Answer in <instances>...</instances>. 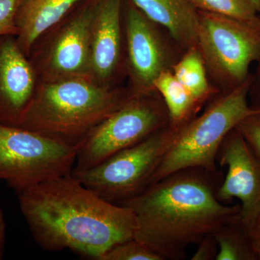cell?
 Wrapping results in <instances>:
<instances>
[{
	"mask_svg": "<svg viewBox=\"0 0 260 260\" xmlns=\"http://www.w3.org/2000/svg\"><path fill=\"white\" fill-rule=\"evenodd\" d=\"M16 193L29 231L44 250L70 249L99 260L112 246L135 237L133 210L102 199L72 173Z\"/></svg>",
	"mask_w": 260,
	"mask_h": 260,
	"instance_id": "obj_1",
	"label": "cell"
},
{
	"mask_svg": "<svg viewBox=\"0 0 260 260\" xmlns=\"http://www.w3.org/2000/svg\"><path fill=\"white\" fill-rule=\"evenodd\" d=\"M223 173L188 168L150 184L141 194L119 203L137 220L135 238L162 260H181L188 248L237 218L240 204L220 203L217 191Z\"/></svg>",
	"mask_w": 260,
	"mask_h": 260,
	"instance_id": "obj_2",
	"label": "cell"
},
{
	"mask_svg": "<svg viewBox=\"0 0 260 260\" xmlns=\"http://www.w3.org/2000/svg\"><path fill=\"white\" fill-rule=\"evenodd\" d=\"M132 92L128 86L105 88L86 78L39 81L19 127L77 148Z\"/></svg>",
	"mask_w": 260,
	"mask_h": 260,
	"instance_id": "obj_3",
	"label": "cell"
},
{
	"mask_svg": "<svg viewBox=\"0 0 260 260\" xmlns=\"http://www.w3.org/2000/svg\"><path fill=\"white\" fill-rule=\"evenodd\" d=\"M253 79L251 74L237 88L220 92L203 114L176 127L175 140L157 168L151 184L188 168L218 170L217 153L226 135L248 116L260 114L249 103Z\"/></svg>",
	"mask_w": 260,
	"mask_h": 260,
	"instance_id": "obj_4",
	"label": "cell"
},
{
	"mask_svg": "<svg viewBox=\"0 0 260 260\" xmlns=\"http://www.w3.org/2000/svg\"><path fill=\"white\" fill-rule=\"evenodd\" d=\"M198 48L220 92L237 88L260 56V17L244 20L198 11Z\"/></svg>",
	"mask_w": 260,
	"mask_h": 260,
	"instance_id": "obj_5",
	"label": "cell"
},
{
	"mask_svg": "<svg viewBox=\"0 0 260 260\" xmlns=\"http://www.w3.org/2000/svg\"><path fill=\"white\" fill-rule=\"evenodd\" d=\"M177 129L169 125L120 150L95 167L72 175L102 199L119 204L143 192L172 146Z\"/></svg>",
	"mask_w": 260,
	"mask_h": 260,
	"instance_id": "obj_6",
	"label": "cell"
},
{
	"mask_svg": "<svg viewBox=\"0 0 260 260\" xmlns=\"http://www.w3.org/2000/svg\"><path fill=\"white\" fill-rule=\"evenodd\" d=\"M170 125V118L156 90L132 92L117 110L104 119L77 148L73 171L95 167L120 150Z\"/></svg>",
	"mask_w": 260,
	"mask_h": 260,
	"instance_id": "obj_7",
	"label": "cell"
},
{
	"mask_svg": "<svg viewBox=\"0 0 260 260\" xmlns=\"http://www.w3.org/2000/svg\"><path fill=\"white\" fill-rule=\"evenodd\" d=\"M101 0H80L34 43L28 59L39 81L89 78L92 23Z\"/></svg>",
	"mask_w": 260,
	"mask_h": 260,
	"instance_id": "obj_8",
	"label": "cell"
},
{
	"mask_svg": "<svg viewBox=\"0 0 260 260\" xmlns=\"http://www.w3.org/2000/svg\"><path fill=\"white\" fill-rule=\"evenodd\" d=\"M77 148L0 122V181L15 191L71 174Z\"/></svg>",
	"mask_w": 260,
	"mask_h": 260,
	"instance_id": "obj_9",
	"label": "cell"
},
{
	"mask_svg": "<svg viewBox=\"0 0 260 260\" xmlns=\"http://www.w3.org/2000/svg\"><path fill=\"white\" fill-rule=\"evenodd\" d=\"M124 56L128 87L132 91L155 90L154 82L162 72L172 70L184 51L170 42L162 27L145 16L130 0H125L123 12Z\"/></svg>",
	"mask_w": 260,
	"mask_h": 260,
	"instance_id": "obj_10",
	"label": "cell"
},
{
	"mask_svg": "<svg viewBox=\"0 0 260 260\" xmlns=\"http://www.w3.org/2000/svg\"><path fill=\"white\" fill-rule=\"evenodd\" d=\"M216 162L227 169L218 199L226 205L234 199L240 201L237 221L249 231L260 213V157L236 127L222 142Z\"/></svg>",
	"mask_w": 260,
	"mask_h": 260,
	"instance_id": "obj_11",
	"label": "cell"
},
{
	"mask_svg": "<svg viewBox=\"0 0 260 260\" xmlns=\"http://www.w3.org/2000/svg\"><path fill=\"white\" fill-rule=\"evenodd\" d=\"M125 0H101L92 23L89 79L105 88L126 75L123 12Z\"/></svg>",
	"mask_w": 260,
	"mask_h": 260,
	"instance_id": "obj_12",
	"label": "cell"
},
{
	"mask_svg": "<svg viewBox=\"0 0 260 260\" xmlns=\"http://www.w3.org/2000/svg\"><path fill=\"white\" fill-rule=\"evenodd\" d=\"M39 80L15 36L0 37V122L19 126Z\"/></svg>",
	"mask_w": 260,
	"mask_h": 260,
	"instance_id": "obj_13",
	"label": "cell"
},
{
	"mask_svg": "<svg viewBox=\"0 0 260 260\" xmlns=\"http://www.w3.org/2000/svg\"><path fill=\"white\" fill-rule=\"evenodd\" d=\"M150 20L169 32L181 50L198 45L199 13L189 0H130Z\"/></svg>",
	"mask_w": 260,
	"mask_h": 260,
	"instance_id": "obj_14",
	"label": "cell"
},
{
	"mask_svg": "<svg viewBox=\"0 0 260 260\" xmlns=\"http://www.w3.org/2000/svg\"><path fill=\"white\" fill-rule=\"evenodd\" d=\"M80 0H21L16 15L17 41L28 56L39 36L59 22Z\"/></svg>",
	"mask_w": 260,
	"mask_h": 260,
	"instance_id": "obj_15",
	"label": "cell"
},
{
	"mask_svg": "<svg viewBox=\"0 0 260 260\" xmlns=\"http://www.w3.org/2000/svg\"><path fill=\"white\" fill-rule=\"evenodd\" d=\"M165 103L170 118V126L178 127L186 124L202 109L201 106L174 76L172 70L162 72L153 84Z\"/></svg>",
	"mask_w": 260,
	"mask_h": 260,
	"instance_id": "obj_16",
	"label": "cell"
},
{
	"mask_svg": "<svg viewBox=\"0 0 260 260\" xmlns=\"http://www.w3.org/2000/svg\"><path fill=\"white\" fill-rule=\"evenodd\" d=\"M172 70L202 107L220 93L210 84L206 67L197 47L184 51Z\"/></svg>",
	"mask_w": 260,
	"mask_h": 260,
	"instance_id": "obj_17",
	"label": "cell"
},
{
	"mask_svg": "<svg viewBox=\"0 0 260 260\" xmlns=\"http://www.w3.org/2000/svg\"><path fill=\"white\" fill-rule=\"evenodd\" d=\"M218 251L215 260H258L249 232L237 218L213 234Z\"/></svg>",
	"mask_w": 260,
	"mask_h": 260,
	"instance_id": "obj_18",
	"label": "cell"
},
{
	"mask_svg": "<svg viewBox=\"0 0 260 260\" xmlns=\"http://www.w3.org/2000/svg\"><path fill=\"white\" fill-rule=\"evenodd\" d=\"M189 2L198 11L244 20H255L260 17L249 0H189Z\"/></svg>",
	"mask_w": 260,
	"mask_h": 260,
	"instance_id": "obj_19",
	"label": "cell"
},
{
	"mask_svg": "<svg viewBox=\"0 0 260 260\" xmlns=\"http://www.w3.org/2000/svg\"><path fill=\"white\" fill-rule=\"evenodd\" d=\"M99 260H162L153 249L136 238L119 243L106 251Z\"/></svg>",
	"mask_w": 260,
	"mask_h": 260,
	"instance_id": "obj_20",
	"label": "cell"
},
{
	"mask_svg": "<svg viewBox=\"0 0 260 260\" xmlns=\"http://www.w3.org/2000/svg\"><path fill=\"white\" fill-rule=\"evenodd\" d=\"M21 0H0V37L18 34L16 15Z\"/></svg>",
	"mask_w": 260,
	"mask_h": 260,
	"instance_id": "obj_21",
	"label": "cell"
},
{
	"mask_svg": "<svg viewBox=\"0 0 260 260\" xmlns=\"http://www.w3.org/2000/svg\"><path fill=\"white\" fill-rule=\"evenodd\" d=\"M249 145L260 157V114H251L237 126Z\"/></svg>",
	"mask_w": 260,
	"mask_h": 260,
	"instance_id": "obj_22",
	"label": "cell"
},
{
	"mask_svg": "<svg viewBox=\"0 0 260 260\" xmlns=\"http://www.w3.org/2000/svg\"><path fill=\"white\" fill-rule=\"evenodd\" d=\"M191 260H215L218 248L213 235H208L203 238L198 244Z\"/></svg>",
	"mask_w": 260,
	"mask_h": 260,
	"instance_id": "obj_23",
	"label": "cell"
},
{
	"mask_svg": "<svg viewBox=\"0 0 260 260\" xmlns=\"http://www.w3.org/2000/svg\"><path fill=\"white\" fill-rule=\"evenodd\" d=\"M257 68H256V74L254 75L252 84L249 92V95H251L252 103L250 104L253 109L260 112V56L256 61Z\"/></svg>",
	"mask_w": 260,
	"mask_h": 260,
	"instance_id": "obj_24",
	"label": "cell"
},
{
	"mask_svg": "<svg viewBox=\"0 0 260 260\" xmlns=\"http://www.w3.org/2000/svg\"><path fill=\"white\" fill-rule=\"evenodd\" d=\"M248 232L258 260H260V213Z\"/></svg>",
	"mask_w": 260,
	"mask_h": 260,
	"instance_id": "obj_25",
	"label": "cell"
},
{
	"mask_svg": "<svg viewBox=\"0 0 260 260\" xmlns=\"http://www.w3.org/2000/svg\"><path fill=\"white\" fill-rule=\"evenodd\" d=\"M7 239V223L5 213L0 208V260L4 257Z\"/></svg>",
	"mask_w": 260,
	"mask_h": 260,
	"instance_id": "obj_26",
	"label": "cell"
},
{
	"mask_svg": "<svg viewBox=\"0 0 260 260\" xmlns=\"http://www.w3.org/2000/svg\"><path fill=\"white\" fill-rule=\"evenodd\" d=\"M249 1L252 3L254 8H256V11L260 15V0H249Z\"/></svg>",
	"mask_w": 260,
	"mask_h": 260,
	"instance_id": "obj_27",
	"label": "cell"
}]
</instances>
